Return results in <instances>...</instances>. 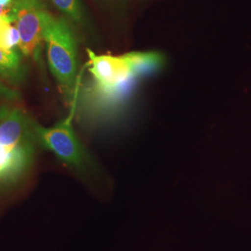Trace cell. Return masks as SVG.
Masks as SVG:
<instances>
[{"label":"cell","instance_id":"1","mask_svg":"<svg viewBox=\"0 0 251 251\" xmlns=\"http://www.w3.org/2000/svg\"><path fill=\"white\" fill-rule=\"evenodd\" d=\"M91 82L83 94L84 110L94 120L113 115L128 99L135 86L158 72L166 63L160 51L98 55L88 50Z\"/></svg>","mask_w":251,"mask_h":251},{"label":"cell","instance_id":"2","mask_svg":"<svg viewBox=\"0 0 251 251\" xmlns=\"http://www.w3.org/2000/svg\"><path fill=\"white\" fill-rule=\"evenodd\" d=\"M44 40L50 71L66 98L74 103L77 99L80 82L77 76V42L72 27L65 19L47 14Z\"/></svg>","mask_w":251,"mask_h":251},{"label":"cell","instance_id":"3","mask_svg":"<svg viewBox=\"0 0 251 251\" xmlns=\"http://www.w3.org/2000/svg\"><path fill=\"white\" fill-rule=\"evenodd\" d=\"M75 105L76 102H74L69 117L52 127L47 128L33 122L36 141L53 152L61 161L84 178H96L99 176V168L73 128Z\"/></svg>","mask_w":251,"mask_h":251},{"label":"cell","instance_id":"4","mask_svg":"<svg viewBox=\"0 0 251 251\" xmlns=\"http://www.w3.org/2000/svg\"><path fill=\"white\" fill-rule=\"evenodd\" d=\"M48 13L42 0H14L10 7L12 22L21 38L19 49L25 56L36 61L40 58Z\"/></svg>","mask_w":251,"mask_h":251},{"label":"cell","instance_id":"5","mask_svg":"<svg viewBox=\"0 0 251 251\" xmlns=\"http://www.w3.org/2000/svg\"><path fill=\"white\" fill-rule=\"evenodd\" d=\"M36 140L33 122L19 108H0V144L12 149Z\"/></svg>","mask_w":251,"mask_h":251},{"label":"cell","instance_id":"6","mask_svg":"<svg viewBox=\"0 0 251 251\" xmlns=\"http://www.w3.org/2000/svg\"><path fill=\"white\" fill-rule=\"evenodd\" d=\"M34 153V144L23 143L16 145L9 152V160L0 174V180L12 181L22 175L29 167Z\"/></svg>","mask_w":251,"mask_h":251},{"label":"cell","instance_id":"7","mask_svg":"<svg viewBox=\"0 0 251 251\" xmlns=\"http://www.w3.org/2000/svg\"><path fill=\"white\" fill-rule=\"evenodd\" d=\"M23 66L16 50H5L0 47V77L17 82L23 77Z\"/></svg>","mask_w":251,"mask_h":251},{"label":"cell","instance_id":"8","mask_svg":"<svg viewBox=\"0 0 251 251\" xmlns=\"http://www.w3.org/2000/svg\"><path fill=\"white\" fill-rule=\"evenodd\" d=\"M54 6L74 23L82 27H89L86 11L81 0H51Z\"/></svg>","mask_w":251,"mask_h":251},{"label":"cell","instance_id":"9","mask_svg":"<svg viewBox=\"0 0 251 251\" xmlns=\"http://www.w3.org/2000/svg\"><path fill=\"white\" fill-rule=\"evenodd\" d=\"M18 29L12 22L11 14L9 17H3L0 24V47L5 50H14L20 45Z\"/></svg>","mask_w":251,"mask_h":251},{"label":"cell","instance_id":"10","mask_svg":"<svg viewBox=\"0 0 251 251\" xmlns=\"http://www.w3.org/2000/svg\"><path fill=\"white\" fill-rule=\"evenodd\" d=\"M14 148V147H13ZM11 151L10 148L5 147L0 144V174L5 169L8 160H9V152Z\"/></svg>","mask_w":251,"mask_h":251},{"label":"cell","instance_id":"11","mask_svg":"<svg viewBox=\"0 0 251 251\" xmlns=\"http://www.w3.org/2000/svg\"><path fill=\"white\" fill-rule=\"evenodd\" d=\"M10 7H9V8H4V7L0 6V18L10 16Z\"/></svg>","mask_w":251,"mask_h":251},{"label":"cell","instance_id":"12","mask_svg":"<svg viewBox=\"0 0 251 251\" xmlns=\"http://www.w3.org/2000/svg\"><path fill=\"white\" fill-rule=\"evenodd\" d=\"M13 1L14 0H0V6L4 8H9L12 5Z\"/></svg>","mask_w":251,"mask_h":251}]
</instances>
